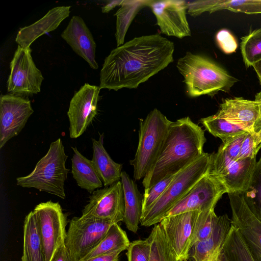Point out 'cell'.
Segmentation results:
<instances>
[{
	"instance_id": "3957f363",
	"label": "cell",
	"mask_w": 261,
	"mask_h": 261,
	"mask_svg": "<svg viewBox=\"0 0 261 261\" xmlns=\"http://www.w3.org/2000/svg\"><path fill=\"white\" fill-rule=\"evenodd\" d=\"M176 67L191 97L213 95L220 91L227 92L238 81L207 58L191 52L178 60Z\"/></svg>"
},
{
	"instance_id": "8d00e7d4",
	"label": "cell",
	"mask_w": 261,
	"mask_h": 261,
	"mask_svg": "<svg viewBox=\"0 0 261 261\" xmlns=\"http://www.w3.org/2000/svg\"><path fill=\"white\" fill-rule=\"evenodd\" d=\"M260 148L261 141L251 134L247 133L243 141L237 160L256 158Z\"/></svg>"
},
{
	"instance_id": "f35d334b",
	"label": "cell",
	"mask_w": 261,
	"mask_h": 261,
	"mask_svg": "<svg viewBox=\"0 0 261 261\" xmlns=\"http://www.w3.org/2000/svg\"><path fill=\"white\" fill-rule=\"evenodd\" d=\"M247 133V132H246L225 143H222L220 146L233 161L237 160L243 141Z\"/></svg>"
},
{
	"instance_id": "836d02e7",
	"label": "cell",
	"mask_w": 261,
	"mask_h": 261,
	"mask_svg": "<svg viewBox=\"0 0 261 261\" xmlns=\"http://www.w3.org/2000/svg\"><path fill=\"white\" fill-rule=\"evenodd\" d=\"M224 9L249 14L261 13V1L218 0L217 11Z\"/></svg>"
},
{
	"instance_id": "44dd1931",
	"label": "cell",
	"mask_w": 261,
	"mask_h": 261,
	"mask_svg": "<svg viewBox=\"0 0 261 261\" xmlns=\"http://www.w3.org/2000/svg\"><path fill=\"white\" fill-rule=\"evenodd\" d=\"M257 161L256 158L234 161L218 177L229 193H243L249 188Z\"/></svg>"
},
{
	"instance_id": "7c38bea8",
	"label": "cell",
	"mask_w": 261,
	"mask_h": 261,
	"mask_svg": "<svg viewBox=\"0 0 261 261\" xmlns=\"http://www.w3.org/2000/svg\"><path fill=\"white\" fill-rule=\"evenodd\" d=\"M231 224L238 230L255 261H261V220L250 209L243 193H227Z\"/></svg>"
},
{
	"instance_id": "d4e9b609",
	"label": "cell",
	"mask_w": 261,
	"mask_h": 261,
	"mask_svg": "<svg viewBox=\"0 0 261 261\" xmlns=\"http://www.w3.org/2000/svg\"><path fill=\"white\" fill-rule=\"evenodd\" d=\"M21 261H45L42 240L33 211L30 212L24 219L23 253Z\"/></svg>"
},
{
	"instance_id": "9a60e30c",
	"label": "cell",
	"mask_w": 261,
	"mask_h": 261,
	"mask_svg": "<svg viewBox=\"0 0 261 261\" xmlns=\"http://www.w3.org/2000/svg\"><path fill=\"white\" fill-rule=\"evenodd\" d=\"M33 112L30 100L23 96L1 95L0 149L21 132Z\"/></svg>"
},
{
	"instance_id": "b9f144b4",
	"label": "cell",
	"mask_w": 261,
	"mask_h": 261,
	"mask_svg": "<svg viewBox=\"0 0 261 261\" xmlns=\"http://www.w3.org/2000/svg\"><path fill=\"white\" fill-rule=\"evenodd\" d=\"M123 0L109 1L101 8L102 12L103 13H108L116 7L120 6Z\"/></svg>"
},
{
	"instance_id": "e575fe53",
	"label": "cell",
	"mask_w": 261,
	"mask_h": 261,
	"mask_svg": "<svg viewBox=\"0 0 261 261\" xmlns=\"http://www.w3.org/2000/svg\"><path fill=\"white\" fill-rule=\"evenodd\" d=\"M174 175L164 178L153 186L144 189L142 196V215L144 214L156 202L168 187Z\"/></svg>"
},
{
	"instance_id": "ba28073f",
	"label": "cell",
	"mask_w": 261,
	"mask_h": 261,
	"mask_svg": "<svg viewBox=\"0 0 261 261\" xmlns=\"http://www.w3.org/2000/svg\"><path fill=\"white\" fill-rule=\"evenodd\" d=\"M42 240L45 261H51L58 248L65 244L67 219L59 202H41L33 211Z\"/></svg>"
},
{
	"instance_id": "ac0fdd59",
	"label": "cell",
	"mask_w": 261,
	"mask_h": 261,
	"mask_svg": "<svg viewBox=\"0 0 261 261\" xmlns=\"http://www.w3.org/2000/svg\"><path fill=\"white\" fill-rule=\"evenodd\" d=\"M231 226V219L227 214L218 216L211 234L192 246L188 261H227L224 246Z\"/></svg>"
},
{
	"instance_id": "4fadbf2b",
	"label": "cell",
	"mask_w": 261,
	"mask_h": 261,
	"mask_svg": "<svg viewBox=\"0 0 261 261\" xmlns=\"http://www.w3.org/2000/svg\"><path fill=\"white\" fill-rule=\"evenodd\" d=\"M216 115L261 141V92L253 100L242 97L225 99Z\"/></svg>"
},
{
	"instance_id": "30bf717a",
	"label": "cell",
	"mask_w": 261,
	"mask_h": 261,
	"mask_svg": "<svg viewBox=\"0 0 261 261\" xmlns=\"http://www.w3.org/2000/svg\"><path fill=\"white\" fill-rule=\"evenodd\" d=\"M228 192L220 178L208 172L166 214L164 218L190 211L203 212L215 208L222 196Z\"/></svg>"
},
{
	"instance_id": "74e56055",
	"label": "cell",
	"mask_w": 261,
	"mask_h": 261,
	"mask_svg": "<svg viewBox=\"0 0 261 261\" xmlns=\"http://www.w3.org/2000/svg\"><path fill=\"white\" fill-rule=\"evenodd\" d=\"M216 41L221 49L226 54L234 53L238 43L233 35L227 30H220L216 36Z\"/></svg>"
},
{
	"instance_id": "ffe728a7",
	"label": "cell",
	"mask_w": 261,
	"mask_h": 261,
	"mask_svg": "<svg viewBox=\"0 0 261 261\" xmlns=\"http://www.w3.org/2000/svg\"><path fill=\"white\" fill-rule=\"evenodd\" d=\"M70 6H58L52 8L35 23L19 30L15 41L23 48L31 44L41 36L56 30L70 13Z\"/></svg>"
},
{
	"instance_id": "484cf974",
	"label": "cell",
	"mask_w": 261,
	"mask_h": 261,
	"mask_svg": "<svg viewBox=\"0 0 261 261\" xmlns=\"http://www.w3.org/2000/svg\"><path fill=\"white\" fill-rule=\"evenodd\" d=\"M151 1L123 0L120 7L114 14L116 17L115 38L117 47L124 43L127 31L134 17L143 7H148Z\"/></svg>"
},
{
	"instance_id": "5bb4252c",
	"label": "cell",
	"mask_w": 261,
	"mask_h": 261,
	"mask_svg": "<svg viewBox=\"0 0 261 261\" xmlns=\"http://www.w3.org/2000/svg\"><path fill=\"white\" fill-rule=\"evenodd\" d=\"M124 211L123 190L121 181L119 180L94 191L82 211V217L108 220L118 223L123 221Z\"/></svg>"
},
{
	"instance_id": "ab89813d",
	"label": "cell",
	"mask_w": 261,
	"mask_h": 261,
	"mask_svg": "<svg viewBox=\"0 0 261 261\" xmlns=\"http://www.w3.org/2000/svg\"><path fill=\"white\" fill-rule=\"evenodd\" d=\"M122 251H117L90 258L85 261H119V254Z\"/></svg>"
},
{
	"instance_id": "8992f818",
	"label": "cell",
	"mask_w": 261,
	"mask_h": 261,
	"mask_svg": "<svg viewBox=\"0 0 261 261\" xmlns=\"http://www.w3.org/2000/svg\"><path fill=\"white\" fill-rule=\"evenodd\" d=\"M171 122L157 109L140 120L138 146L129 162L135 180L143 178L155 162Z\"/></svg>"
},
{
	"instance_id": "f1b7e54d",
	"label": "cell",
	"mask_w": 261,
	"mask_h": 261,
	"mask_svg": "<svg viewBox=\"0 0 261 261\" xmlns=\"http://www.w3.org/2000/svg\"><path fill=\"white\" fill-rule=\"evenodd\" d=\"M148 238L151 248L149 261H177L159 223L154 225Z\"/></svg>"
},
{
	"instance_id": "4316f807",
	"label": "cell",
	"mask_w": 261,
	"mask_h": 261,
	"mask_svg": "<svg viewBox=\"0 0 261 261\" xmlns=\"http://www.w3.org/2000/svg\"><path fill=\"white\" fill-rule=\"evenodd\" d=\"M129 244L130 242L125 231L118 223H113L102 241L84 258L83 261L104 254L117 251H123L127 250Z\"/></svg>"
},
{
	"instance_id": "1f68e13d",
	"label": "cell",
	"mask_w": 261,
	"mask_h": 261,
	"mask_svg": "<svg viewBox=\"0 0 261 261\" xmlns=\"http://www.w3.org/2000/svg\"><path fill=\"white\" fill-rule=\"evenodd\" d=\"M243 194L250 209L261 220V156L256 163L249 188Z\"/></svg>"
},
{
	"instance_id": "4dcf8cb0",
	"label": "cell",
	"mask_w": 261,
	"mask_h": 261,
	"mask_svg": "<svg viewBox=\"0 0 261 261\" xmlns=\"http://www.w3.org/2000/svg\"><path fill=\"white\" fill-rule=\"evenodd\" d=\"M241 50L246 67L261 60V27L242 37Z\"/></svg>"
},
{
	"instance_id": "60d3db41",
	"label": "cell",
	"mask_w": 261,
	"mask_h": 261,
	"mask_svg": "<svg viewBox=\"0 0 261 261\" xmlns=\"http://www.w3.org/2000/svg\"><path fill=\"white\" fill-rule=\"evenodd\" d=\"M68 256L65 244L57 250L51 261H67Z\"/></svg>"
},
{
	"instance_id": "d6986e66",
	"label": "cell",
	"mask_w": 261,
	"mask_h": 261,
	"mask_svg": "<svg viewBox=\"0 0 261 261\" xmlns=\"http://www.w3.org/2000/svg\"><path fill=\"white\" fill-rule=\"evenodd\" d=\"M61 37L93 69L98 68L95 60L96 44L93 37L82 17L73 16L61 34Z\"/></svg>"
},
{
	"instance_id": "6da1fadb",
	"label": "cell",
	"mask_w": 261,
	"mask_h": 261,
	"mask_svg": "<svg viewBox=\"0 0 261 261\" xmlns=\"http://www.w3.org/2000/svg\"><path fill=\"white\" fill-rule=\"evenodd\" d=\"M173 42L159 34L136 37L113 49L100 72V89H136L174 61Z\"/></svg>"
},
{
	"instance_id": "7bdbcfd3",
	"label": "cell",
	"mask_w": 261,
	"mask_h": 261,
	"mask_svg": "<svg viewBox=\"0 0 261 261\" xmlns=\"http://www.w3.org/2000/svg\"><path fill=\"white\" fill-rule=\"evenodd\" d=\"M261 84V60L255 62L253 65Z\"/></svg>"
},
{
	"instance_id": "2e32d148",
	"label": "cell",
	"mask_w": 261,
	"mask_h": 261,
	"mask_svg": "<svg viewBox=\"0 0 261 261\" xmlns=\"http://www.w3.org/2000/svg\"><path fill=\"white\" fill-rule=\"evenodd\" d=\"M100 89L99 86L85 83L74 94L67 111L70 138L80 137L96 115Z\"/></svg>"
},
{
	"instance_id": "277c9868",
	"label": "cell",
	"mask_w": 261,
	"mask_h": 261,
	"mask_svg": "<svg viewBox=\"0 0 261 261\" xmlns=\"http://www.w3.org/2000/svg\"><path fill=\"white\" fill-rule=\"evenodd\" d=\"M212 156V153H204L175 174L163 194L142 215L141 225L149 227L159 223L166 214L209 172Z\"/></svg>"
},
{
	"instance_id": "7402d4cb",
	"label": "cell",
	"mask_w": 261,
	"mask_h": 261,
	"mask_svg": "<svg viewBox=\"0 0 261 261\" xmlns=\"http://www.w3.org/2000/svg\"><path fill=\"white\" fill-rule=\"evenodd\" d=\"M120 180L122 184L124 201L123 222L129 230L136 233L142 215V197L137 185L125 171H122Z\"/></svg>"
},
{
	"instance_id": "52a82bcc",
	"label": "cell",
	"mask_w": 261,
	"mask_h": 261,
	"mask_svg": "<svg viewBox=\"0 0 261 261\" xmlns=\"http://www.w3.org/2000/svg\"><path fill=\"white\" fill-rule=\"evenodd\" d=\"M113 223L105 219L73 217L65 241L67 261H83L102 241Z\"/></svg>"
},
{
	"instance_id": "83f0119b",
	"label": "cell",
	"mask_w": 261,
	"mask_h": 261,
	"mask_svg": "<svg viewBox=\"0 0 261 261\" xmlns=\"http://www.w3.org/2000/svg\"><path fill=\"white\" fill-rule=\"evenodd\" d=\"M205 128L212 135L225 143L246 132L216 114L200 120Z\"/></svg>"
},
{
	"instance_id": "cb8c5ba5",
	"label": "cell",
	"mask_w": 261,
	"mask_h": 261,
	"mask_svg": "<svg viewBox=\"0 0 261 261\" xmlns=\"http://www.w3.org/2000/svg\"><path fill=\"white\" fill-rule=\"evenodd\" d=\"M71 172L77 185L92 194L103 186V182L92 160H89L77 150L72 147Z\"/></svg>"
},
{
	"instance_id": "8fae6325",
	"label": "cell",
	"mask_w": 261,
	"mask_h": 261,
	"mask_svg": "<svg viewBox=\"0 0 261 261\" xmlns=\"http://www.w3.org/2000/svg\"><path fill=\"white\" fill-rule=\"evenodd\" d=\"M200 211L164 218L159 223L177 261H188Z\"/></svg>"
},
{
	"instance_id": "7a4b0ae2",
	"label": "cell",
	"mask_w": 261,
	"mask_h": 261,
	"mask_svg": "<svg viewBox=\"0 0 261 261\" xmlns=\"http://www.w3.org/2000/svg\"><path fill=\"white\" fill-rule=\"evenodd\" d=\"M206 141L204 130L189 117L172 121L155 162L143 178L144 189L176 174L201 156Z\"/></svg>"
},
{
	"instance_id": "5b68a950",
	"label": "cell",
	"mask_w": 261,
	"mask_h": 261,
	"mask_svg": "<svg viewBox=\"0 0 261 261\" xmlns=\"http://www.w3.org/2000/svg\"><path fill=\"white\" fill-rule=\"evenodd\" d=\"M67 158L62 141L58 138L51 143L46 154L29 174L16 178L17 185L34 188L65 199L64 182L69 172L65 166Z\"/></svg>"
},
{
	"instance_id": "e0dca14e",
	"label": "cell",
	"mask_w": 261,
	"mask_h": 261,
	"mask_svg": "<svg viewBox=\"0 0 261 261\" xmlns=\"http://www.w3.org/2000/svg\"><path fill=\"white\" fill-rule=\"evenodd\" d=\"M150 8L162 34L179 39L191 36L186 12L187 2L179 0L151 1Z\"/></svg>"
},
{
	"instance_id": "d6a6232c",
	"label": "cell",
	"mask_w": 261,
	"mask_h": 261,
	"mask_svg": "<svg viewBox=\"0 0 261 261\" xmlns=\"http://www.w3.org/2000/svg\"><path fill=\"white\" fill-rule=\"evenodd\" d=\"M214 209L212 208L200 212L197 220L192 246L206 239L211 234L218 219Z\"/></svg>"
},
{
	"instance_id": "f546056e",
	"label": "cell",
	"mask_w": 261,
	"mask_h": 261,
	"mask_svg": "<svg viewBox=\"0 0 261 261\" xmlns=\"http://www.w3.org/2000/svg\"><path fill=\"white\" fill-rule=\"evenodd\" d=\"M224 252L227 261H255L238 230L232 225Z\"/></svg>"
},
{
	"instance_id": "9c48e42d",
	"label": "cell",
	"mask_w": 261,
	"mask_h": 261,
	"mask_svg": "<svg viewBox=\"0 0 261 261\" xmlns=\"http://www.w3.org/2000/svg\"><path fill=\"white\" fill-rule=\"evenodd\" d=\"M30 47L18 45L10 63V74L7 81L8 92L18 95L37 94L44 79L31 56Z\"/></svg>"
},
{
	"instance_id": "603a6c76",
	"label": "cell",
	"mask_w": 261,
	"mask_h": 261,
	"mask_svg": "<svg viewBox=\"0 0 261 261\" xmlns=\"http://www.w3.org/2000/svg\"><path fill=\"white\" fill-rule=\"evenodd\" d=\"M104 134H99L98 140L92 138V161L105 187L121 180L122 164L114 162L103 146Z\"/></svg>"
},
{
	"instance_id": "d590c367",
	"label": "cell",
	"mask_w": 261,
	"mask_h": 261,
	"mask_svg": "<svg viewBox=\"0 0 261 261\" xmlns=\"http://www.w3.org/2000/svg\"><path fill=\"white\" fill-rule=\"evenodd\" d=\"M150 250V242L148 238L130 242L126 252L127 261H149Z\"/></svg>"
}]
</instances>
